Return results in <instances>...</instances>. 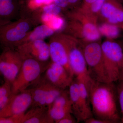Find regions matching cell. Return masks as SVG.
Listing matches in <instances>:
<instances>
[{
  "mask_svg": "<svg viewBox=\"0 0 123 123\" xmlns=\"http://www.w3.org/2000/svg\"><path fill=\"white\" fill-rule=\"evenodd\" d=\"M121 29H123V25H122V26H121Z\"/></svg>",
  "mask_w": 123,
  "mask_h": 123,
  "instance_id": "836d02e7",
  "label": "cell"
},
{
  "mask_svg": "<svg viewBox=\"0 0 123 123\" xmlns=\"http://www.w3.org/2000/svg\"><path fill=\"white\" fill-rule=\"evenodd\" d=\"M106 0H97L90 4L84 5L81 8L87 12L97 17Z\"/></svg>",
  "mask_w": 123,
  "mask_h": 123,
  "instance_id": "603a6c76",
  "label": "cell"
},
{
  "mask_svg": "<svg viewBox=\"0 0 123 123\" xmlns=\"http://www.w3.org/2000/svg\"><path fill=\"white\" fill-rule=\"evenodd\" d=\"M99 14L105 22L121 28L123 24V7L118 0H106Z\"/></svg>",
  "mask_w": 123,
  "mask_h": 123,
  "instance_id": "2e32d148",
  "label": "cell"
},
{
  "mask_svg": "<svg viewBox=\"0 0 123 123\" xmlns=\"http://www.w3.org/2000/svg\"><path fill=\"white\" fill-rule=\"evenodd\" d=\"M23 60L31 58L48 65L50 57L49 46L44 40H38L24 43L16 48Z\"/></svg>",
  "mask_w": 123,
  "mask_h": 123,
  "instance_id": "7c38bea8",
  "label": "cell"
},
{
  "mask_svg": "<svg viewBox=\"0 0 123 123\" xmlns=\"http://www.w3.org/2000/svg\"><path fill=\"white\" fill-rule=\"evenodd\" d=\"M118 84L117 86L118 102L121 111V122L123 123V80H119Z\"/></svg>",
  "mask_w": 123,
  "mask_h": 123,
  "instance_id": "d4e9b609",
  "label": "cell"
},
{
  "mask_svg": "<svg viewBox=\"0 0 123 123\" xmlns=\"http://www.w3.org/2000/svg\"><path fill=\"white\" fill-rule=\"evenodd\" d=\"M68 4H73L76 3L79 0H66Z\"/></svg>",
  "mask_w": 123,
  "mask_h": 123,
  "instance_id": "d6a6232c",
  "label": "cell"
},
{
  "mask_svg": "<svg viewBox=\"0 0 123 123\" xmlns=\"http://www.w3.org/2000/svg\"><path fill=\"white\" fill-rule=\"evenodd\" d=\"M23 60L16 49L3 48L0 54V73L5 82L12 84L22 66Z\"/></svg>",
  "mask_w": 123,
  "mask_h": 123,
  "instance_id": "30bf717a",
  "label": "cell"
},
{
  "mask_svg": "<svg viewBox=\"0 0 123 123\" xmlns=\"http://www.w3.org/2000/svg\"><path fill=\"white\" fill-rule=\"evenodd\" d=\"M103 57L106 72L111 82L118 81L123 56L121 45L113 40H105L101 43Z\"/></svg>",
  "mask_w": 123,
  "mask_h": 123,
  "instance_id": "52a82bcc",
  "label": "cell"
},
{
  "mask_svg": "<svg viewBox=\"0 0 123 123\" xmlns=\"http://www.w3.org/2000/svg\"><path fill=\"white\" fill-rule=\"evenodd\" d=\"M48 113V107L31 108L24 113L21 123H54Z\"/></svg>",
  "mask_w": 123,
  "mask_h": 123,
  "instance_id": "e0dca14e",
  "label": "cell"
},
{
  "mask_svg": "<svg viewBox=\"0 0 123 123\" xmlns=\"http://www.w3.org/2000/svg\"><path fill=\"white\" fill-rule=\"evenodd\" d=\"M119 80H123V56L122 64H121V70H120V79Z\"/></svg>",
  "mask_w": 123,
  "mask_h": 123,
  "instance_id": "4dcf8cb0",
  "label": "cell"
},
{
  "mask_svg": "<svg viewBox=\"0 0 123 123\" xmlns=\"http://www.w3.org/2000/svg\"><path fill=\"white\" fill-rule=\"evenodd\" d=\"M53 3L62 9L65 8L69 5L66 0H53Z\"/></svg>",
  "mask_w": 123,
  "mask_h": 123,
  "instance_id": "f1b7e54d",
  "label": "cell"
},
{
  "mask_svg": "<svg viewBox=\"0 0 123 123\" xmlns=\"http://www.w3.org/2000/svg\"><path fill=\"white\" fill-rule=\"evenodd\" d=\"M32 96L30 89L17 94H13L7 104L0 112V117H10L23 114L30 108Z\"/></svg>",
  "mask_w": 123,
  "mask_h": 123,
  "instance_id": "4fadbf2b",
  "label": "cell"
},
{
  "mask_svg": "<svg viewBox=\"0 0 123 123\" xmlns=\"http://www.w3.org/2000/svg\"><path fill=\"white\" fill-rule=\"evenodd\" d=\"M36 23L34 18L27 17L0 22V45L3 48H16L22 43Z\"/></svg>",
  "mask_w": 123,
  "mask_h": 123,
  "instance_id": "3957f363",
  "label": "cell"
},
{
  "mask_svg": "<svg viewBox=\"0 0 123 123\" xmlns=\"http://www.w3.org/2000/svg\"><path fill=\"white\" fill-rule=\"evenodd\" d=\"M24 114L13 116L0 117V123H21Z\"/></svg>",
  "mask_w": 123,
  "mask_h": 123,
  "instance_id": "4316f807",
  "label": "cell"
},
{
  "mask_svg": "<svg viewBox=\"0 0 123 123\" xmlns=\"http://www.w3.org/2000/svg\"><path fill=\"white\" fill-rule=\"evenodd\" d=\"M78 123L76 119L72 113L64 117L56 123Z\"/></svg>",
  "mask_w": 123,
  "mask_h": 123,
  "instance_id": "83f0119b",
  "label": "cell"
},
{
  "mask_svg": "<svg viewBox=\"0 0 123 123\" xmlns=\"http://www.w3.org/2000/svg\"><path fill=\"white\" fill-rule=\"evenodd\" d=\"M85 84L93 116L110 123L121 122L118 106L117 86L115 82H103L90 79Z\"/></svg>",
  "mask_w": 123,
  "mask_h": 123,
  "instance_id": "6da1fadb",
  "label": "cell"
},
{
  "mask_svg": "<svg viewBox=\"0 0 123 123\" xmlns=\"http://www.w3.org/2000/svg\"><path fill=\"white\" fill-rule=\"evenodd\" d=\"M41 13L49 14L55 15H60L62 9L54 4L46 5L40 8Z\"/></svg>",
  "mask_w": 123,
  "mask_h": 123,
  "instance_id": "cb8c5ba5",
  "label": "cell"
},
{
  "mask_svg": "<svg viewBox=\"0 0 123 123\" xmlns=\"http://www.w3.org/2000/svg\"><path fill=\"white\" fill-rule=\"evenodd\" d=\"M55 31L47 25L43 24L36 26L31 30L27 35L22 44L38 40H44L46 38L51 37L55 34Z\"/></svg>",
  "mask_w": 123,
  "mask_h": 123,
  "instance_id": "d6986e66",
  "label": "cell"
},
{
  "mask_svg": "<svg viewBox=\"0 0 123 123\" xmlns=\"http://www.w3.org/2000/svg\"><path fill=\"white\" fill-rule=\"evenodd\" d=\"M51 118L56 123L68 114H72V104L68 89L64 90L48 107Z\"/></svg>",
  "mask_w": 123,
  "mask_h": 123,
  "instance_id": "9a60e30c",
  "label": "cell"
},
{
  "mask_svg": "<svg viewBox=\"0 0 123 123\" xmlns=\"http://www.w3.org/2000/svg\"><path fill=\"white\" fill-rule=\"evenodd\" d=\"M72 114L78 123L93 116L89 97L84 82L74 78L68 87Z\"/></svg>",
  "mask_w": 123,
  "mask_h": 123,
  "instance_id": "277c9868",
  "label": "cell"
},
{
  "mask_svg": "<svg viewBox=\"0 0 123 123\" xmlns=\"http://www.w3.org/2000/svg\"><path fill=\"white\" fill-rule=\"evenodd\" d=\"M67 34L69 62L74 78L82 80L85 83L90 78L88 75L87 65L83 52V44L79 40Z\"/></svg>",
  "mask_w": 123,
  "mask_h": 123,
  "instance_id": "9c48e42d",
  "label": "cell"
},
{
  "mask_svg": "<svg viewBox=\"0 0 123 123\" xmlns=\"http://www.w3.org/2000/svg\"><path fill=\"white\" fill-rule=\"evenodd\" d=\"M84 122L86 123H110L108 121L96 118L93 117L87 119Z\"/></svg>",
  "mask_w": 123,
  "mask_h": 123,
  "instance_id": "f546056e",
  "label": "cell"
},
{
  "mask_svg": "<svg viewBox=\"0 0 123 123\" xmlns=\"http://www.w3.org/2000/svg\"><path fill=\"white\" fill-rule=\"evenodd\" d=\"M18 0H0V22L12 21L18 13Z\"/></svg>",
  "mask_w": 123,
  "mask_h": 123,
  "instance_id": "ac0fdd59",
  "label": "cell"
},
{
  "mask_svg": "<svg viewBox=\"0 0 123 123\" xmlns=\"http://www.w3.org/2000/svg\"><path fill=\"white\" fill-rule=\"evenodd\" d=\"M1 75V74H0V75Z\"/></svg>",
  "mask_w": 123,
  "mask_h": 123,
  "instance_id": "e575fe53",
  "label": "cell"
},
{
  "mask_svg": "<svg viewBox=\"0 0 123 123\" xmlns=\"http://www.w3.org/2000/svg\"><path fill=\"white\" fill-rule=\"evenodd\" d=\"M12 94L11 84L5 82L0 86V112L6 105Z\"/></svg>",
  "mask_w": 123,
  "mask_h": 123,
  "instance_id": "7402d4cb",
  "label": "cell"
},
{
  "mask_svg": "<svg viewBox=\"0 0 123 123\" xmlns=\"http://www.w3.org/2000/svg\"><path fill=\"white\" fill-rule=\"evenodd\" d=\"M97 0H84V5H88L92 4Z\"/></svg>",
  "mask_w": 123,
  "mask_h": 123,
  "instance_id": "1f68e13d",
  "label": "cell"
},
{
  "mask_svg": "<svg viewBox=\"0 0 123 123\" xmlns=\"http://www.w3.org/2000/svg\"><path fill=\"white\" fill-rule=\"evenodd\" d=\"M53 3V0H29L28 5L30 8L35 9Z\"/></svg>",
  "mask_w": 123,
  "mask_h": 123,
  "instance_id": "484cf974",
  "label": "cell"
},
{
  "mask_svg": "<svg viewBox=\"0 0 123 123\" xmlns=\"http://www.w3.org/2000/svg\"><path fill=\"white\" fill-rule=\"evenodd\" d=\"M32 96L31 108L48 107L64 90L55 86L43 76L29 88Z\"/></svg>",
  "mask_w": 123,
  "mask_h": 123,
  "instance_id": "ba28073f",
  "label": "cell"
},
{
  "mask_svg": "<svg viewBox=\"0 0 123 123\" xmlns=\"http://www.w3.org/2000/svg\"><path fill=\"white\" fill-rule=\"evenodd\" d=\"M47 66L34 59L23 60L20 72L11 84L12 93H18L29 89L40 78Z\"/></svg>",
  "mask_w": 123,
  "mask_h": 123,
  "instance_id": "8992f818",
  "label": "cell"
},
{
  "mask_svg": "<svg viewBox=\"0 0 123 123\" xmlns=\"http://www.w3.org/2000/svg\"><path fill=\"white\" fill-rule=\"evenodd\" d=\"M83 49L89 77L97 81L111 82L104 65L101 43L98 41L85 43Z\"/></svg>",
  "mask_w": 123,
  "mask_h": 123,
  "instance_id": "5b68a950",
  "label": "cell"
},
{
  "mask_svg": "<svg viewBox=\"0 0 123 123\" xmlns=\"http://www.w3.org/2000/svg\"><path fill=\"white\" fill-rule=\"evenodd\" d=\"M39 17L43 24L47 25L55 32L61 30L65 25V20L60 15L42 13Z\"/></svg>",
  "mask_w": 123,
  "mask_h": 123,
  "instance_id": "ffe728a7",
  "label": "cell"
},
{
  "mask_svg": "<svg viewBox=\"0 0 123 123\" xmlns=\"http://www.w3.org/2000/svg\"><path fill=\"white\" fill-rule=\"evenodd\" d=\"M98 29L101 35L111 40L118 37L120 35V29H121L117 25L106 22L98 26Z\"/></svg>",
  "mask_w": 123,
  "mask_h": 123,
  "instance_id": "44dd1931",
  "label": "cell"
},
{
  "mask_svg": "<svg viewBox=\"0 0 123 123\" xmlns=\"http://www.w3.org/2000/svg\"><path fill=\"white\" fill-rule=\"evenodd\" d=\"M45 71L44 76L46 79L62 90L68 88L74 79L64 67L52 61L49 63Z\"/></svg>",
  "mask_w": 123,
  "mask_h": 123,
  "instance_id": "5bb4252c",
  "label": "cell"
},
{
  "mask_svg": "<svg viewBox=\"0 0 123 123\" xmlns=\"http://www.w3.org/2000/svg\"><path fill=\"white\" fill-rule=\"evenodd\" d=\"M70 21L67 25L68 34L81 39L83 44L99 41L101 35L97 25V17L81 8L68 15Z\"/></svg>",
  "mask_w": 123,
  "mask_h": 123,
  "instance_id": "7a4b0ae2",
  "label": "cell"
},
{
  "mask_svg": "<svg viewBox=\"0 0 123 123\" xmlns=\"http://www.w3.org/2000/svg\"><path fill=\"white\" fill-rule=\"evenodd\" d=\"M48 44L51 61L63 66L74 78L69 62L68 35L61 33L54 34L50 37Z\"/></svg>",
  "mask_w": 123,
  "mask_h": 123,
  "instance_id": "8fae6325",
  "label": "cell"
}]
</instances>
